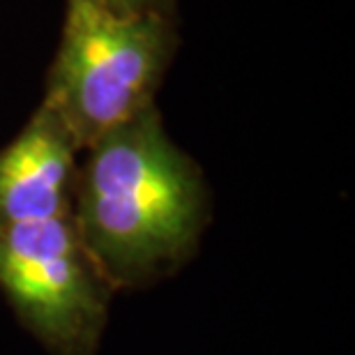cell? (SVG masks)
I'll list each match as a JSON object with an SVG mask.
<instances>
[{"label":"cell","mask_w":355,"mask_h":355,"mask_svg":"<svg viewBox=\"0 0 355 355\" xmlns=\"http://www.w3.org/2000/svg\"><path fill=\"white\" fill-rule=\"evenodd\" d=\"M72 219L113 293L157 286L196 259L212 224V189L157 104L81 153Z\"/></svg>","instance_id":"obj_1"},{"label":"cell","mask_w":355,"mask_h":355,"mask_svg":"<svg viewBox=\"0 0 355 355\" xmlns=\"http://www.w3.org/2000/svg\"><path fill=\"white\" fill-rule=\"evenodd\" d=\"M178 46V12H127L104 0H65L60 44L40 102L62 120L83 153L157 104Z\"/></svg>","instance_id":"obj_2"},{"label":"cell","mask_w":355,"mask_h":355,"mask_svg":"<svg viewBox=\"0 0 355 355\" xmlns=\"http://www.w3.org/2000/svg\"><path fill=\"white\" fill-rule=\"evenodd\" d=\"M0 293L49 355H97L116 295L72 215L0 229Z\"/></svg>","instance_id":"obj_3"},{"label":"cell","mask_w":355,"mask_h":355,"mask_svg":"<svg viewBox=\"0 0 355 355\" xmlns=\"http://www.w3.org/2000/svg\"><path fill=\"white\" fill-rule=\"evenodd\" d=\"M79 157L81 148L62 120L40 102L0 148V229L72 215Z\"/></svg>","instance_id":"obj_4"},{"label":"cell","mask_w":355,"mask_h":355,"mask_svg":"<svg viewBox=\"0 0 355 355\" xmlns=\"http://www.w3.org/2000/svg\"><path fill=\"white\" fill-rule=\"evenodd\" d=\"M104 3L127 12H178L175 0H104Z\"/></svg>","instance_id":"obj_5"}]
</instances>
